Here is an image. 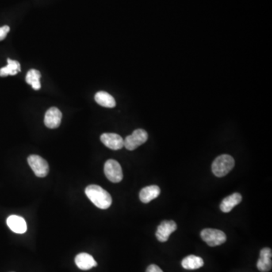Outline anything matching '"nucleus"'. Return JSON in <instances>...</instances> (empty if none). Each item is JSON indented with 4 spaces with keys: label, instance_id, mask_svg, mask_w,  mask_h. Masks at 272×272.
Segmentation results:
<instances>
[{
    "label": "nucleus",
    "instance_id": "nucleus-19",
    "mask_svg": "<svg viewBox=\"0 0 272 272\" xmlns=\"http://www.w3.org/2000/svg\"><path fill=\"white\" fill-rule=\"evenodd\" d=\"M9 31H10V28L7 25H5L2 27V28H0V41L5 40V37L7 36Z\"/></svg>",
    "mask_w": 272,
    "mask_h": 272
},
{
    "label": "nucleus",
    "instance_id": "nucleus-16",
    "mask_svg": "<svg viewBox=\"0 0 272 272\" xmlns=\"http://www.w3.org/2000/svg\"><path fill=\"white\" fill-rule=\"evenodd\" d=\"M204 265V262L202 258L193 255L188 256L181 262L182 267L187 270L198 269L203 267Z\"/></svg>",
    "mask_w": 272,
    "mask_h": 272
},
{
    "label": "nucleus",
    "instance_id": "nucleus-15",
    "mask_svg": "<svg viewBox=\"0 0 272 272\" xmlns=\"http://www.w3.org/2000/svg\"><path fill=\"white\" fill-rule=\"evenodd\" d=\"M95 100L97 104L105 108H113L116 106V101L113 96L104 91L96 93Z\"/></svg>",
    "mask_w": 272,
    "mask_h": 272
},
{
    "label": "nucleus",
    "instance_id": "nucleus-6",
    "mask_svg": "<svg viewBox=\"0 0 272 272\" xmlns=\"http://www.w3.org/2000/svg\"><path fill=\"white\" fill-rule=\"evenodd\" d=\"M104 172L107 178L113 183H118L124 178L121 166L114 160H108L105 163Z\"/></svg>",
    "mask_w": 272,
    "mask_h": 272
},
{
    "label": "nucleus",
    "instance_id": "nucleus-17",
    "mask_svg": "<svg viewBox=\"0 0 272 272\" xmlns=\"http://www.w3.org/2000/svg\"><path fill=\"white\" fill-rule=\"evenodd\" d=\"M7 62V66L0 69V77L16 75L17 73L21 72V64L18 62L8 58Z\"/></svg>",
    "mask_w": 272,
    "mask_h": 272
},
{
    "label": "nucleus",
    "instance_id": "nucleus-7",
    "mask_svg": "<svg viewBox=\"0 0 272 272\" xmlns=\"http://www.w3.org/2000/svg\"><path fill=\"white\" fill-rule=\"evenodd\" d=\"M177 228L176 223L174 221H163L160 224L156 231L157 239L160 242H166L170 238L172 233L174 232Z\"/></svg>",
    "mask_w": 272,
    "mask_h": 272
},
{
    "label": "nucleus",
    "instance_id": "nucleus-18",
    "mask_svg": "<svg viewBox=\"0 0 272 272\" xmlns=\"http://www.w3.org/2000/svg\"><path fill=\"white\" fill-rule=\"evenodd\" d=\"M40 78H41V74L40 71L32 69L28 71V74L26 76V82L30 84L35 90H39L41 88Z\"/></svg>",
    "mask_w": 272,
    "mask_h": 272
},
{
    "label": "nucleus",
    "instance_id": "nucleus-13",
    "mask_svg": "<svg viewBox=\"0 0 272 272\" xmlns=\"http://www.w3.org/2000/svg\"><path fill=\"white\" fill-rule=\"evenodd\" d=\"M160 194V189L158 185L147 186L141 190L139 193V198L141 201L144 204L151 202V200L156 199Z\"/></svg>",
    "mask_w": 272,
    "mask_h": 272
},
{
    "label": "nucleus",
    "instance_id": "nucleus-20",
    "mask_svg": "<svg viewBox=\"0 0 272 272\" xmlns=\"http://www.w3.org/2000/svg\"><path fill=\"white\" fill-rule=\"evenodd\" d=\"M146 272H163L160 268L158 267V265H149L147 267Z\"/></svg>",
    "mask_w": 272,
    "mask_h": 272
},
{
    "label": "nucleus",
    "instance_id": "nucleus-9",
    "mask_svg": "<svg viewBox=\"0 0 272 272\" xmlns=\"http://www.w3.org/2000/svg\"><path fill=\"white\" fill-rule=\"evenodd\" d=\"M62 113L58 108H49L45 115L44 124L49 128H56L62 123Z\"/></svg>",
    "mask_w": 272,
    "mask_h": 272
},
{
    "label": "nucleus",
    "instance_id": "nucleus-10",
    "mask_svg": "<svg viewBox=\"0 0 272 272\" xmlns=\"http://www.w3.org/2000/svg\"><path fill=\"white\" fill-rule=\"evenodd\" d=\"M272 250L263 248L260 251V256L257 262V268L262 272H268L272 269Z\"/></svg>",
    "mask_w": 272,
    "mask_h": 272
},
{
    "label": "nucleus",
    "instance_id": "nucleus-4",
    "mask_svg": "<svg viewBox=\"0 0 272 272\" xmlns=\"http://www.w3.org/2000/svg\"><path fill=\"white\" fill-rule=\"evenodd\" d=\"M28 162L36 176L44 178L49 172L48 162L39 155H31L28 157Z\"/></svg>",
    "mask_w": 272,
    "mask_h": 272
},
{
    "label": "nucleus",
    "instance_id": "nucleus-11",
    "mask_svg": "<svg viewBox=\"0 0 272 272\" xmlns=\"http://www.w3.org/2000/svg\"><path fill=\"white\" fill-rule=\"evenodd\" d=\"M75 263L81 270L86 271L97 266V262L92 256L86 253L78 254L75 258Z\"/></svg>",
    "mask_w": 272,
    "mask_h": 272
},
{
    "label": "nucleus",
    "instance_id": "nucleus-8",
    "mask_svg": "<svg viewBox=\"0 0 272 272\" xmlns=\"http://www.w3.org/2000/svg\"><path fill=\"white\" fill-rule=\"evenodd\" d=\"M101 141L106 147L113 151H117L124 147V139L118 134H102L101 135Z\"/></svg>",
    "mask_w": 272,
    "mask_h": 272
},
{
    "label": "nucleus",
    "instance_id": "nucleus-12",
    "mask_svg": "<svg viewBox=\"0 0 272 272\" xmlns=\"http://www.w3.org/2000/svg\"><path fill=\"white\" fill-rule=\"evenodd\" d=\"M7 224L13 232L17 234H24L28 228L25 220L21 216H16V215L8 218Z\"/></svg>",
    "mask_w": 272,
    "mask_h": 272
},
{
    "label": "nucleus",
    "instance_id": "nucleus-14",
    "mask_svg": "<svg viewBox=\"0 0 272 272\" xmlns=\"http://www.w3.org/2000/svg\"><path fill=\"white\" fill-rule=\"evenodd\" d=\"M242 201V196L239 193H234L225 197L220 204V209L223 212H229L234 207Z\"/></svg>",
    "mask_w": 272,
    "mask_h": 272
},
{
    "label": "nucleus",
    "instance_id": "nucleus-5",
    "mask_svg": "<svg viewBox=\"0 0 272 272\" xmlns=\"http://www.w3.org/2000/svg\"><path fill=\"white\" fill-rule=\"evenodd\" d=\"M148 139L147 132L142 128H138L124 139V147L128 151H133L144 144Z\"/></svg>",
    "mask_w": 272,
    "mask_h": 272
},
{
    "label": "nucleus",
    "instance_id": "nucleus-2",
    "mask_svg": "<svg viewBox=\"0 0 272 272\" xmlns=\"http://www.w3.org/2000/svg\"><path fill=\"white\" fill-rule=\"evenodd\" d=\"M235 160L228 154L218 157L212 164V173L217 177H223L228 174L235 166Z\"/></svg>",
    "mask_w": 272,
    "mask_h": 272
},
{
    "label": "nucleus",
    "instance_id": "nucleus-1",
    "mask_svg": "<svg viewBox=\"0 0 272 272\" xmlns=\"http://www.w3.org/2000/svg\"><path fill=\"white\" fill-rule=\"evenodd\" d=\"M85 193L91 202L99 209H108L112 206V196L107 191L98 185H89L85 189Z\"/></svg>",
    "mask_w": 272,
    "mask_h": 272
},
{
    "label": "nucleus",
    "instance_id": "nucleus-3",
    "mask_svg": "<svg viewBox=\"0 0 272 272\" xmlns=\"http://www.w3.org/2000/svg\"><path fill=\"white\" fill-rule=\"evenodd\" d=\"M203 240L209 247H216L223 244L227 240L225 234L223 231L212 228H205L200 233Z\"/></svg>",
    "mask_w": 272,
    "mask_h": 272
}]
</instances>
